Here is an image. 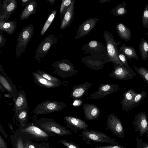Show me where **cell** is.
<instances>
[{
  "label": "cell",
  "mask_w": 148,
  "mask_h": 148,
  "mask_svg": "<svg viewBox=\"0 0 148 148\" xmlns=\"http://www.w3.org/2000/svg\"><path fill=\"white\" fill-rule=\"evenodd\" d=\"M90 42L94 47L95 53L93 49L86 44L83 46L81 50L84 54L89 55L83 57L82 60L89 69L98 70L103 68L105 64L109 62L106 47L103 45L96 53L102 43L95 40Z\"/></svg>",
  "instance_id": "cell-1"
},
{
  "label": "cell",
  "mask_w": 148,
  "mask_h": 148,
  "mask_svg": "<svg viewBox=\"0 0 148 148\" xmlns=\"http://www.w3.org/2000/svg\"><path fill=\"white\" fill-rule=\"evenodd\" d=\"M34 124L43 130L52 134L60 136L73 135V133L53 120L41 118L34 122Z\"/></svg>",
  "instance_id": "cell-2"
},
{
  "label": "cell",
  "mask_w": 148,
  "mask_h": 148,
  "mask_svg": "<svg viewBox=\"0 0 148 148\" xmlns=\"http://www.w3.org/2000/svg\"><path fill=\"white\" fill-rule=\"evenodd\" d=\"M79 136L87 144L92 142L108 143L112 145L119 144L115 139L111 138L104 133L92 130L89 131L86 129L82 130Z\"/></svg>",
  "instance_id": "cell-3"
},
{
  "label": "cell",
  "mask_w": 148,
  "mask_h": 148,
  "mask_svg": "<svg viewBox=\"0 0 148 148\" xmlns=\"http://www.w3.org/2000/svg\"><path fill=\"white\" fill-rule=\"evenodd\" d=\"M103 36L106 43L109 62L124 66L118 56V47L121 44V42H116L112 34L108 31H105Z\"/></svg>",
  "instance_id": "cell-4"
},
{
  "label": "cell",
  "mask_w": 148,
  "mask_h": 148,
  "mask_svg": "<svg viewBox=\"0 0 148 148\" xmlns=\"http://www.w3.org/2000/svg\"><path fill=\"white\" fill-rule=\"evenodd\" d=\"M34 25L30 24L23 27L17 38L15 56L19 57L25 51L34 34Z\"/></svg>",
  "instance_id": "cell-5"
},
{
  "label": "cell",
  "mask_w": 148,
  "mask_h": 148,
  "mask_svg": "<svg viewBox=\"0 0 148 148\" xmlns=\"http://www.w3.org/2000/svg\"><path fill=\"white\" fill-rule=\"evenodd\" d=\"M66 106L63 102L46 100L38 104L33 112L35 115L49 113L61 110Z\"/></svg>",
  "instance_id": "cell-6"
},
{
  "label": "cell",
  "mask_w": 148,
  "mask_h": 148,
  "mask_svg": "<svg viewBox=\"0 0 148 148\" xmlns=\"http://www.w3.org/2000/svg\"><path fill=\"white\" fill-rule=\"evenodd\" d=\"M52 66L55 69L54 73L64 78L69 76H74L78 71L74 69L73 64L67 59L54 62Z\"/></svg>",
  "instance_id": "cell-7"
},
{
  "label": "cell",
  "mask_w": 148,
  "mask_h": 148,
  "mask_svg": "<svg viewBox=\"0 0 148 148\" xmlns=\"http://www.w3.org/2000/svg\"><path fill=\"white\" fill-rule=\"evenodd\" d=\"M57 38L53 34L45 38L38 46L35 58L39 62L47 54L51 46L57 42Z\"/></svg>",
  "instance_id": "cell-8"
},
{
  "label": "cell",
  "mask_w": 148,
  "mask_h": 148,
  "mask_svg": "<svg viewBox=\"0 0 148 148\" xmlns=\"http://www.w3.org/2000/svg\"><path fill=\"white\" fill-rule=\"evenodd\" d=\"M120 89V86L118 84H102L99 86L97 91L90 94L86 99L96 100L103 98L110 94L118 91Z\"/></svg>",
  "instance_id": "cell-9"
},
{
  "label": "cell",
  "mask_w": 148,
  "mask_h": 148,
  "mask_svg": "<svg viewBox=\"0 0 148 148\" xmlns=\"http://www.w3.org/2000/svg\"><path fill=\"white\" fill-rule=\"evenodd\" d=\"M106 125L108 128L116 136L122 138L125 136L124 128L121 122L113 114L108 116Z\"/></svg>",
  "instance_id": "cell-10"
},
{
  "label": "cell",
  "mask_w": 148,
  "mask_h": 148,
  "mask_svg": "<svg viewBox=\"0 0 148 148\" xmlns=\"http://www.w3.org/2000/svg\"><path fill=\"white\" fill-rule=\"evenodd\" d=\"M21 127V132L30 135L35 139L38 140L46 139L49 138L51 135H55L32 125H27Z\"/></svg>",
  "instance_id": "cell-11"
},
{
  "label": "cell",
  "mask_w": 148,
  "mask_h": 148,
  "mask_svg": "<svg viewBox=\"0 0 148 148\" xmlns=\"http://www.w3.org/2000/svg\"><path fill=\"white\" fill-rule=\"evenodd\" d=\"M132 123L136 132H138L140 136H143L146 134L148 129L147 116L145 112H139L136 114Z\"/></svg>",
  "instance_id": "cell-12"
},
{
  "label": "cell",
  "mask_w": 148,
  "mask_h": 148,
  "mask_svg": "<svg viewBox=\"0 0 148 148\" xmlns=\"http://www.w3.org/2000/svg\"><path fill=\"white\" fill-rule=\"evenodd\" d=\"M114 67L112 72L109 75L112 77L126 81L132 79L135 76L124 66L112 63Z\"/></svg>",
  "instance_id": "cell-13"
},
{
  "label": "cell",
  "mask_w": 148,
  "mask_h": 148,
  "mask_svg": "<svg viewBox=\"0 0 148 148\" xmlns=\"http://www.w3.org/2000/svg\"><path fill=\"white\" fill-rule=\"evenodd\" d=\"M63 120L67 127L75 133H77L79 130H83L89 127L83 120L71 115L65 116Z\"/></svg>",
  "instance_id": "cell-14"
},
{
  "label": "cell",
  "mask_w": 148,
  "mask_h": 148,
  "mask_svg": "<svg viewBox=\"0 0 148 148\" xmlns=\"http://www.w3.org/2000/svg\"><path fill=\"white\" fill-rule=\"evenodd\" d=\"M97 20L92 17L88 18L79 26L75 39H78L87 35L96 25Z\"/></svg>",
  "instance_id": "cell-15"
},
{
  "label": "cell",
  "mask_w": 148,
  "mask_h": 148,
  "mask_svg": "<svg viewBox=\"0 0 148 148\" xmlns=\"http://www.w3.org/2000/svg\"><path fill=\"white\" fill-rule=\"evenodd\" d=\"M17 8L16 0H4L2 4L3 13L0 15V20L6 21Z\"/></svg>",
  "instance_id": "cell-16"
},
{
  "label": "cell",
  "mask_w": 148,
  "mask_h": 148,
  "mask_svg": "<svg viewBox=\"0 0 148 148\" xmlns=\"http://www.w3.org/2000/svg\"><path fill=\"white\" fill-rule=\"evenodd\" d=\"M85 118L88 120H98L100 110L95 105L85 103L82 106Z\"/></svg>",
  "instance_id": "cell-17"
},
{
  "label": "cell",
  "mask_w": 148,
  "mask_h": 148,
  "mask_svg": "<svg viewBox=\"0 0 148 148\" xmlns=\"http://www.w3.org/2000/svg\"><path fill=\"white\" fill-rule=\"evenodd\" d=\"M92 85L90 82H86L73 86L70 97L73 100L80 99Z\"/></svg>",
  "instance_id": "cell-18"
},
{
  "label": "cell",
  "mask_w": 148,
  "mask_h": 148,
  "mask_svg": "<svg viewBox=\"0 0 148 148\" xmlns=\"http://www.w3.org/2000/svg\"><path fill=\"white\" fill-rule=\"evenodd\" d=\"M28 109L27 101L26 94L23 90H20L18 94L17 98L14 101V111L15 115L23 110Z\"/></svg>",
  "instance_id": "cell-19"
},
{
  "label": "cell",
  "mask_w": 148,
  "mask_h": 148,
  "mask_svg": "<svg viewBox=\"0 0 148 148\" xmlns=\"http://www.w3.org/2000/svg\"><path fill=\"white\" fill-rule=\"evenodd\" d=\"M75 0H72L71 5L66 12L60 26L61 29H64L70 26L74 17Z\"/></svg>",
  "instance_id": "cell-20"
},
{
  "label": "cell",
  "mask_w": 148,
  "mask_h": 148,
  "mask_svg": "<svg viewBox=\"0 0 148 148\" xmlns=\"http://www.w3.org/2000/svg\"><path fill=\"white\" fill-rule=\"evenodd\" d=\"M136 94L133 89H130L124 93L123 98L120 102L123 110L127 111L132 110L131 105Z\"/></svg>",
  "instance_id": "cell-21"
},
{
  "label": "cell",
  "mask_w": 148,
  "mask_h": 148,
  "mask_svg": "<svg viewBox=\"0 0 148 148\" xmlns=\"http://www.w3.org/2000/svg\"><path fill=\"white\" fill-rule=\"evenodd\" d=\"M32 75L34 82L40 86L48 88H53L61 86L60 84L47 80L37 73L33 72Z\"/></svg>",
  "instance_id": "cell-22"
},
{
  "label": "cell",
  "mask_w": 148,
  "mask_h": 148,
  "mask_svg": "<svg viewBox=\"0 0 148 148\" xmlns=\"http://www.w3.org/2000/svg\"><path fill=\"white\" fill-rule=\"evenodd\" d=\"M115 27L118 35L121 39L126 41L130 39L132 36L131 32L130 29L123 23H117Z\"/></svg>",
  "instance_id": "cell-23"
},
{
  "label": "cell",
  "mask_w": 148,
  "mask_h": 148,
  "mask_svg": "<svg viewBox=\"0 0 148 148\" xmlns=\"http://www.w3.org/2000/svg\"><path fill=\"white\" fill-rule=\"evenodd\" d=\"M37 2L34 0L26 6L20 14V20L28 19L32 15L35 14L37 6Z\"/></svg>",
  "instance_id": "cell-24"
},
{
  "label": "cell",
  "mask_w": 148,
  "mask_h": 148,
  "mask_svg": "<svg viewBox=\"0 0 148 148\" xmlns=\"http://www.w3.org/2000/svg\"><path fill=\"white\" fill-rule=\"evenodd\" d=\"M122 46L118 50V53L123 54L130 61L131 59H134L136 60L138 59L137 53L134 47L127 46L125 44L121 43Z\"/></svg>",
  "instance_id": "cell-25"
},
{
  "label": "cell",
  "mask_w": 148,
  "mask_h": 148,
  "mask_svg": "<svg viewBox=\"0 0 148 148\" xmlns=\"http://www.w3.org/2000/svg\"><path fill=\"white\" fill-rule=\"evenodd\" d=\"M17 26L15 21L6 22L0 20V30L5 32L10 35L12 34L15 32Z\"/></svg>",
  "instance_id": "cell-26"
},
{
  "label": "cell",
  "mask_w": 148,
  "mask_h": 148,
  "mask_svg": "<svg viewBox=\"0 0 148 148\" xmlns=\"http://www.w3.org/2000/svg\"><path fill=\"white\" fill-rule=\"evenodd\" d=\"M0 82L1 84L6 90L12 94L14 97H16L17 98L18 94L16 89L12 82H10L9 79L8 80L7 77H5L0 74Z\"/></svg>",
  "instance_id": "cell-27"
},
{
  "label": "cell",
  "mask_w": 148,
  "mask_h": 148,
  "mask_svg": "<svg viewBox=\"0 0 148 148\" xmlns=\"http://www.w3.org/2000/svg\"><path fill=\"white\" fill-rule=\"evenodd\" d=\"M126 3L123 2L119 4L117 6L113 8L110 12L113 15L116 16H121L126 14L127 10L126 8Z\"/></svg>",
  "instance_id": "cell-28"
},
{
  "label": "cell",
  "mask_w": 148,
  "mask_h": 148,
  "mask_svg": "<svg viewBox=\"0 0 148 148\" xmlns=\"http://www.w3.org/2000/svg\"><path fill=\"white\" fill-rule=\"evenodd\" d=\"M139 48L142 60H146L148 57V42L143 38H141Z\"/></svg>",
  "instance_id": "cell-29"
},
{
  "label": "cell",
  "mask_w": 148,
  "mask_h": 148,
  "mask_svg": "<svg viewBox=\"0 0 148 148\" xmlns=\"http://www.w3.org/2000/svg\"><path fill=\"white\" fill-rule=\"evenodd\" d=\"M147 94V92L144 90L140 93H136L131 105V110L132 108H135L139 105L142 101L146 97Z\"/></svg>",
  "instance_id": "cell-30"
},
{
  "label": "cell",
  "mask_w": 148,
  "mask_h": 148,
  "mask_svg": "<svg viewBox=\"0 0 148 148\" xmlns=\"http://www.w3.org/2000/svg\"><path fill=\"white\" fill-rule=\"evenodd\" d=\"M57 12V11L54 10L48 15L47 18L40 32V34L41 36H43L53 21Z\"/></svg>",
  "instance_id": "cell-31"
},
{
  "label": "cell",
  "mask_w": 148,
  "mask_h": 148,
  "mask_svg": "<svg viewBox=\"0 0 148 148\" xmlns=\"http://www.w3.org/2000/svg\"><path fill=\"white\" fill-rule=\"evenodd\" d=\"M28 109H24L19 111L16 115L20 123L21 127L25 125L27 122L28 118Z\"/></svg>",
  "instance_id": "cell-32"
},
{
  "label": "cell",
  "mask_w": 148,
  "mask_h": 148,
  "mask_svg": "<svg viewBox=\"0 0 148 148\" xmlns=\"http://www.w3.org/2000/svg\"><path fill=\"white\" fill-rule=\"evenodd\" d=\"M72 0H63L60 9V18L61 22L67 10L70 6Z\"/></svg>",
  "instance_id": "cell-33"
},
{
  "label": "cell",
  "mask_w": 148,
  "mask_h": 148,
  "mask_svg": "<svg viewBox=\"0 0 148 148\" xmlns=\"http://www.w3.org/2000/svg\"><path fill=\"white\" fill-rule=\"evenodd\" d=\"M134 67L137 73L143 79L144 82L148 85V70L142 66L139 68L134 66Z\"/></svg>",
  "instance_id": "cell-34"
},
{
  "label": "cell",
  "mask_w": 148,
  "mask_h": 148,
  "mask_svg": "<svg viewBox=\"0 0 148 148\" xmlns=\"http://www.w3.org/2000/svg\"><path fill=\"white\" fill-rule=\"evenodd\" d=\"M37 73L47 80L53 83L61 85V82L58 79L47 73L39 69L36 70Z\"/></svg>",
  "instance_id": "cell-35"
},
{
  "label": "cell",
  "mask_w": 148,
  "mask_h": 148,
  "mask_svg": "<svg viewBox=\"0 0 148 148\" xmlns=\"http://www.w3.org/2000/svg\"><path fill=\"white\" fill-rule=\"evenodd\" d=\"M118 56L120 60L123 64L124 66L136 76V73H135L128 66L126 60V58L125 56L122 53H118Z\"/></svg>",
  "instance_id": "cell-36"
},
{
  "label": "cell",
  "mask_w": 148,
  "mask_h": 148,
  "mask_svg": "<svg viewBox=\"0 0 148 148\" xmlns=\"http://www.w3.org/2000/svg\"><path fill=\"white\" fill-rule=\"evenodd\" d=\"M142 22L143 27L148 28V4L146 5L143 11Z\"/></svg>",
  "instance_id": "cell-37"
},
{
  "label": "cell",
  "mask_w": 148,
  "mask_h": 148,
  "mask_svg": "<svg viewBox=\"0 0 148 148\" xmlns=\"http://www.w3.org/2000/svg\"><path fill=\"white\" fill-rule=\"evenodd\" d=\"M58 143H61L67 148H81L74 142L66 140H60Z\"/></svg>",
  "instance_id": "cell-38"
},
{
  "label": "cell",
  "mask_w": 148,
  "mask_h": 148,
  "mask_svg": "<svg viewBox=\"0 0 148 148\" xmlns=\"http://www.w3.org/2000/svg\"><path fill=\"white\" fill-rule=\"evenodd\" d=\"M136 148H148V143L144 142L138 136L136 137Z\"/></svg>",
  "instance_id": "cell-39"
},
{
  "label": "cell",
  "mask_w": 148,
  "mask_h": 148,
  "mask_svg": "<svg viewBox=\"0 0 148 148\" xmlns=\"http://www.w3.org/2000/svg\"><path fill=\"white\" fill-rule=\"evenodd\" d=\"M94 148H126V147L120 145L119 144L117 145H109L101 146H95Z\"/></svg>",
  "instance_id": "cell-40"
},
{
  "label": "cell",
  "mask_w": 148,
  "mask_h": 148,
  "mask_svg": "<svg viewBox=\"0 0 148 148\" xmlns=\"http://www.w3.org/2000/svg\"><path fill=\"white\" fill-rule=\"evenodd\" d=\"M16 148H24V143L20 137H19L17 140Z\"/></svg>",
  "instance_id": "cell-41"
},
{
  "label": "cell",
  "mask_w": 148,
  "mask_h": 148,
  "mask_svg": "<svg viewBox=\"0 0 148 148\" xmlns=\"http://www.w3.org/2000/svg\"><path fill=\"white\" fill-rule=\"evenodd\" d=\"M3 32V31L0 30V48L5 45L6 40L2 34Z\"/></svg>",
  "instance_id": "cell-42"
},
{
  "label": "cell",
  "mask_w": 148,
  "mask_h": 148,
  "mask_svg": "<svg viewBox=\"0 0 148 148\" xmlns=\"http://www.w3.org/2000/svg\"><path fill=\"white\" fill-rule=\"evenodd\" d=\"M73 101L72 105L74 106H81L83 103L82 99H77Z\"/></svg>",
  "instance_id": "cell-43"
},
{
  "label": "cell",
  "mask_w": 148,
  "mask_h": 148,
  "mask_svg": "<svg viewBox=\"0 0 148 148\" xmlns=\"http://www.w3.org/2000/svg\"><path fill=\"white\" fill-rule=\"evenodd\" d=\"M0 148H8L7 143L0 135Z\"/></svg>",
  "instance_id": "cell-44"
},
{
  "label": "cell",
  "mask_w": 148,
  "mask_h": 148,
  "mask_svg": "<svg viewBox=\"0 0 148 148\" xmlns=\"http://www.w3.org/2000/svg\"><path fill=\"white\" fill-rule=\"evenodd\" d=\"M35 145L37 148H52L49 146L43 144H36Z\"/></svg>",
  "instance_id": "cell-45"
},
{
  "label": "cell",
  "mask_w": 148,
  "mask_h": 148,
  "mask_svg": "<svg viewBox=\"0 0 148 148\" xmlns=\"http://www.w3.org/2000/svg\"><path fill=\"white\" fill-rule=\"evenodd\" d=\"M33 0H22V7L24 6H27Z\"/></svg>",
  "instance_id": "cell-46"
},
{
  "label": "cell",
  "mask_w": 148,
  "mask_h": 148,
  "mask_svg": "<svg viewBox=\"0 0 148 148\" xmlns=\"http://www.w3.org/2000/svg\"><path fill=\"white\" fill-rule=\"evenodd\" d=\"M28 145V148H37L35 144L27 141L26 142Z\"/></svg>",
  "instance_id": "cell-47"
},
{
  "label": "cell",
  "mask_w": 148,
  "mask_h": 148,
  "mask_svg": "<svg viewBox=\"0 0 148 148\" xmlns=\"http://www.w3.org/2000/svg\"><path fill=\"white\" fill-rule=\"evenodd\" d=\"M0 130H2V132H3V133H2L3 134V135L4 136V137L5 136V138H7V134L5 132H4L3 130V128L1 127H1H0Z\"/></svg>",
  "instance_id": "cell-48"
},
{
  "label": "cell",
  "mask_w": 148,
  "mask_h": 148,
  "mask_svg": "<svg viewBox=\"0 0 148 148\" xmlns=\"http://www.w3.org/2000/svg\"><path fill=\"white\" fill-rule=\"evenodd\" d=\"M47 1H48L51 5H53L55 3V0H46Z\"/></svg>",
  "instance_id": "cell-49"
},
{
  "label": "cell",
  "mask_w": 148,
  "mask_h": 148,
  "mask_svg": "<svg viewBox=\"0 0 148 148\" xmlns=\"http://www.w3.org/2000/svg\"><path fill=\"white\" fill-rule=\"evenodd\" d=\"M111 0H100L99 2L100 3H105L108 2H109Z\"/></svg>",
  "instance_id": "cell-50"
},
{
  "label": "cell",
  "mask_w": 148,
  "mask_h": 148,
  "mask_svg": "<svg viewBox=\"0 0 148 148\" xmlns=\"http://www.w3.org/2000/svg\"><path fill=\"white\" fill-rule=\"evenodd\" d=\"M9 126L10 127V128L11 130L12 131V130H13V127L12 126V125L10 124V123H9L8 124Z\"/></svg>",
  "instance_id": "cell-51"
},
{
  "label": "cell",
  "mask_w": 148,
  "mask_h": 148,
  "mask_svg": "<svg viewBox=\"0 0 148 148\" xmlns=\"http://www.w3.org/2000/svg\"><path fill=\"white\" fill-rule=\"evenodd\" d=\"M24 148H28V145L26 143H24Z\"/></svg>",
  "instance_id": "cell-52"
},
{
  "label": "cell",
  "mask_w": 148,
  "mask_h": 148,
  "mask_svg": "<svg viewBox=\"0 0 148 148\" xmlns=\"http://www.w3.org/2000/svg\"><path fill=\"white\" fill-rule=\"evenodd\" d=\"M146 134L147 137V138H148V129L147 130V132L146 133Z\"/></svg>",
  "instance_id": "cell-53"
},
{
  "label": "cell",
  "mask_w": 148,
  "mask_h": 148,
  "mask_svg": "<svg viewBox=\"0 0 148 148\" xmlns=\"http://www.w3.org/2000/svg\"><path fill=\"white\" fill-rule=\"evenodd\" d=\"M60 148H62V147H60Z\"/></svg>",
  "instance_id": "cell-54"
}]
</instances>
